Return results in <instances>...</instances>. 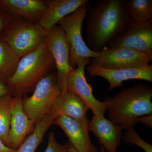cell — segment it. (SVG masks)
<instances>
[{
  "label": "cell",
  "mask_w": 152,
  "mask_h": 152,
  "mask_svg": "<svg viewBox=\"0 0 152 152\" xmlns=\"http://www.w3.org/2000/svg\"><path fill=\"white\" fill-rule=\"evenodd\" d=\"M20 59L7 44L0 39V81L7 85L15 72Z\"/></svg>",
  "instance_id": "cell-18"
},
{
  "label": "cell",
  "mask_w": 152,
  "mask_h": 152,
  "mask_svg": "<svg viewBox=\"0 0 152 152\" xmlns=\"http://www.w3.org/2000/svg\"><path fill=\"white\" fill-rule=\"evenodd\" d=\"M90 1L89 0L58 23L63 30L66 42L69 47L70 64L74 69L83 59H92L99 56V53L89 48L82 37V26L91 4Z\"/></svg>",
  "instance_id": "cell-5"
},
{
  "label": "cell",
  "mask_w": 152,
  "mask_h": 152,
  "mask_svg": "<svg viewBox=\"0 0 152 152\" xmlns=\"http://www.w3.org/2000/svg\"><path fill=\"white\" fill-rule=\"evenodd\" d=\"M15 150L10 148L6 146L0 139V152H15Z\"/></svg>",
  "instance_id": "cell-27"
},
{
  "label": "cell",
  "mask_w": 152,
  "mask_h": 152,
  "mask_svg": "<svg viewBox=\"0 0 152 152\" xmlns=\"http://www.w3.org/2000/svg\"><path fill=\"white\" fill-rule=\"evenodd\" d=\"M61 94L55 70L38 83L31 96L23 98L24 111L37 124L49 113L55 100Z\"/></svg>",
  "instance_id": "cell-6"
},
{
  "label": "cell",
  "mask_w": 152,
  "mask_h": 152,
  "mask_svg": "<svg viewBox=\"0 0 152 152\" xmlns=\"http://www.w3.org/2000/svg\"><path fill=\"white\" fill-rule=\"evenodd\" d=\"M127 3L128 0H97L94 6L90 4L85 17L86 43L90 50L99 53L132 21Z\"/></svg>",
  "instance_id": "cell-1"
},
{
  "label": "cell",
  "mask_w": 152,
  "mask_h": 152,
  "mask_svg": "<svg viewBox=\"0 0 152 152\" xmlns=\"http://www.w3.org/2000/svg\"><path fill=\"white\" fill-rule=\"evenodd\" d=\"M91 59L86 58L81 60L77 68L69 73L67 78V90L80 98L91 110L93 115L98 117H104L105 106L103 102L95 97L92 88L87 82L85 76V68L91 64Z\"/></svg>",
  "instance_id": "cell-7"
},
{
  "label": "cell",
  "mask_w": 152,
  "mask_h": 152,
  "mask_svg": "<svg viewBox=\"0 0 152 152\" xmlns=\"http://www.w3.org/2000/svg\"><path fill=\"white\" fill-rule=\"evenodd\" d=\"M48 32L39 24L14 15L0 37L20 58L34 51L46 41Z\"/></svg>",
  "instance_id": "cell-4"
},
{
  "label": "cell",
  "mask_w": 152,
  "mask_h": 152,
  "mask_svg": "<svg viewBox=\"0 0 152 152\" xmlns=\"http://www.w3.org/2000/svg\"><path fill=\"white\" fill-rule=\"evenodd\" d=\"M127 10L132 21L152 22V0H128Z\"/></svg>",
  "instance_id": "cell-21"
},
{
  "label": "cell",
  "mask_w": 152,
  "mask_h": 152,
  "mask_svg": "<svg viewBox=\"0 0 152 152\" xmlns=\"http://www.w3.org/2000/svg\"><path fill=\"white\" fill-rule=\"evenodd\" d=\"M89 122L62 115L55 119L53 124L57 125L64 131L69 140V142L77 151L98 152L96 147L92 143L90 139Z\"/></svg>",
  "instance_id": "cell-12"
},
{
  "label": "cell",
  "mask_w": 152,
  "mask_h": 152,
  "mask_svg": "<svg viewBox=\"0 0 152 152\" xmlns=\"http://www.w3.org/2000/svg\"><path fill=\"white\" fill-rule=\"evenodd\" d=\"M122 139L125 143L137 146L145 152H152V145L144 140L136 132L134 128L126 130Z\"/></svg>",
  "instance_id": "cell-22"
},
{
  "label": "cell",
  "mask_w": 152,
  "mask_h": 152,
  "mask_svg": "<svg viewBox=\"0 0 152 152\" xmlns=\"http://www.w3.org/2000/svg\"><path fill=\"white\" fill-rule=\"evenodd\" d=\"M15 97L7 147L16 150L24 141L27 136L33 132L36 124L28 118L24 111L23 97L21 96Z\"/></svg>",
  "instance_id": "cell-13"
},
{
  "label": "cell",
  "mask_w": 152,
  "mask_h": 152,
  "mask_svg": "<svg viewBox=\"0 0 152 152\" xmlns=\"http://www.w3.org/2000/svg\"><path fill=\"white\" fill-rule=\"evenodd\" d=\"M89 130L94 134L107 152H118L122 139L123 129L121 127L104 117H98L93 115L89 122Z\"/></svg>",
  "instance_id": "cell-14"
},
{
  "label": "cell",
  "mask_w": 152,
  "mask_h": 152,
  "mask_svg": "<svg viewBox=\"0 0 152 152\" xmlns=\"http://www.w3.org/2000/svg\"><path fill=\"white\" fill-rule=\"evenodd\" d=\"M137 123H141L147 126L150 129H152V114L146 115L139 117L137 120Z\"/></svg>",
  "instance_id": "cell-25"
},
{
  "label": "cell",
  "mask_w": 152,
  "mask_h": 152,
  "mask_svg": "<svg viewBox=\"0 0 152 152\" xmlns=\"http://www.w3.org/2000/svg\"><path fill=\"white\" fill-rule=\"evenodd\" d=\"M55 119L50 113L46 115L36 125L33 132L25 139L21 145L15 152H35L50 127Z\"/></svg>",
  "instance_id": "cell-19"
},
{
  "label": "cell",
  "mask_w": 152,
  "mask_h": 152,
  "mask_svg": "<svg viewBox=\"0 0 152 152\" xmlns=\"http://www.w3.org/2000/svg\"><path fill=\"white\" fill-rule=\"evenodd\" d=\"M10 95L7 85L0 81V99Z\"/></svg>",
  "instance_id": "cell-26"
},
{
  "label": "cell",
  "mask_w": 152,
  "mask_h": 152,
  "mask_svg": "<svg viewBox=\"0 0 152 152\" xmlns=\"http://www.w3.org/2000/svg\"><path fill=\"white\" fill-rule=\"evenodd\" d=\"M89 0H54L49 2L46 13L38 24L47 32L61 19L72 13Z\"/></svg>",
  "instance_id": "cell-17"
},
{
  "label": "cell",
  "mask_w": 152,
  "mask_h": 152,
  "mask_svg": "<svg viewBox=\"0 0 152 152\" xmlns=\"http://www.w3.org/2000/svg\"><path fill=\"white\" fill-rule=\"evenodd\" d=\"M86 69L91 77H100L108 82L109 91L124 86L123 82L131 80H141L152 82V65L144 66L109 69L88 65Z\"/></svg>",
  "instance_id": "cell-11"
},
{
  "label": "cell",
  "mask_w": 152,
  "mask_h": 152,
  "mask_svg": "<svg viewBox=\"0 0 152 152\" xmlns=\"http://www.w3.org/2000/svg\"><path fill=\"white\" fill-rule=\"evenodd\" d=\"M0 4L12 15L35 23L42 20L48 7L42 0H0Z\"/></svg>",
  "instance_id": "cell-16"
},
{
  "label": "cell",
  "mask_w": 152,
  "mask_h": 152,
  "mask_svg": "<svg viewBox=\"0 0 152 152\" xmlns=\"http://www.w3.org/2000/svg\"><path fill=\"white\" fill-rule=\"evenodd\" d=\"M151 61L146 55L138 51L124 48L105 47L91 64L109 69L144 66Z\"/></svg>",
  "instance_id": "cell-10"
},
{
  "label": "cell",
  "mask_w": 152,
  "mask_h": 152,
  "mask_svg": "<svg viewBox=\"0 0 152 152\" xmlns=\"http://www.w3.org/2000/svg\"><path fill=\"white\" fill-rule=\"evenodd\" d=\"M152 88L141 83L123 88L103 102L108 119L123 129L134 128L139 117L152 114Z\"/></svg>",
  "instance_id": "cell-2"
},
{
  "label": "cell",
  "mask_w": 152,
  "mask_h": 152,
  "mask_svg": "<svg viewBox=\"0 0 152 152\" xmlns=\"http://www.w3.org/2000/svg\"><path fill=\"white\" fill-rule=\"evenodd\" d=\"M55 70V61L47 49L46 41L20 59L15 72L7 84L10 96L23 97L33 92L38 83Z\"/></svg>",
  "instance_id": "cell-3"
},
{
  "label": "cell",
  "mask_w": 152,
  "mask_h": 152,
  "mask_svg": "<svg viewBox=\"0 0 152 152\" xmlns=\"http://www.w3.org/2000/svg\"><path fill=\"white\" fill-rule=\"evenodd\" d=\"M47 49L54 60L57 71L58 82L61 94L67 92V78L74 68L69 63L70 48L65 39L64 32L56 25L48 32Z\"/></svg>",
  "instance_id": "cell-8"
},
{
  "label": "cell",
  "mask_w": 152,
  "mask_h": 152,
  "mask_svg": "<svg viewBox=\"0 0 152 152\" xmlns=\"http://www.w3.org/2000/svg\"><path fill=\"white\" fill-rule=\"evenodd\" d=\"M109 48L124 47L138 51L152 61V22L132 21L121 34L108 43Z\"/></svg>",
  "instance_id": "cell-9"
},
{
  "label": "cell",
  "mask_w": 152,
  "mask_h": 152,
  "mask_svg": "<svg viewBox=\"0 0 152 152\" xmlns=\"http://www.w3.org/2000/svg\"><path fill=\"white\" fill-rule=\"evenodd\" d=\"M15 100V97L10 95L0 99V139L7 146Z\"/></svg>",
  "instance_id": "cell-20"
},
{
  "label": "cell",
  "mask_w": 152,
  "mask_h": 152,
  "mask_svg": "<svg viewBox=\"0 0 152 152\" xmlns=\"http://www.w3.org/2000/svg\"><path fill=\"white\" fill-rule=\"evenodd\" d=\"M44 152H69V144L61 145L57 142L54 133L50 132L48 137V143Z\"/></svg>",
  "instance_id": "cell-23"
},
{
  "label": "cell",
  "mask_w": 152,
  "mask_h": 152,
  "mask_svg": "<svg viewBox=\"0 0 152 152\" xmlns=\"http://www.w3.org/2000/svg\"><path fill=\"white\" fill-rule=\"evenodd\" d=\"M68 144H69V152H79L74 148L71 145L69 142H68Z\"/></svg>",
  "instance_id": "cell-28"
},
{
  "label": "cell",
  "mask_w": 152,
  "mask_h": 152,
  "mask_svg": "<svg viewBox=\"0 0 152 152\" xmlns=\"http://www.w3.org/2000/svg\"><path fill=\"white\" fill-rule=\"evenodd\" d=\"M13 16L0 4V37L10 24Z\"/></svg>",
  "instance_id": "cell-24"
},
{
  "label": "cell",
  "mask_w": 152,
  "mask_h": 152,
  "mask_svg": "<svg viewBox=\"0 0 152 152\" xmlns=\"http://www.w3.org/2000/svg\"><path fill=\"white\" fill-rule=\"evenodd\" d=\"M88 110L80 98L67 91L56 99L49 113L55 120L61 116L66 115L79 121H88L87 117Z\"/></svg>",
  "instance_id": "cell-15"
},
{
  "label": "cell",
  "mask_w": 152,
  "mask_h": 152,
  "mask_svg": "<svg viewBox=\"0 0 152 152\" xmlns=\"http://www.w3.org/2000/svg\"><path fill=\"white\" fill-rule=\"evenodd\" d=\"M100 152H107V151H106V150H105L104 149V148L102 146L101 147V149H100Z\"/></svg>",
  "instance_id": "cell-29"
}]
</instances>
